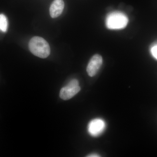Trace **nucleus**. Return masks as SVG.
Instances as JSON below:
<instances>
[{
    "label": "nucleus",
    "instance_id": "obj_8",
    "mask_svg": "<svg viewBox=\"0 0 157 157\" xmlns=\"http://www.w3.org/2000/svg\"><path fill=\"white\" fill-rule=\"evenodd\" d=\"M151 52L153 56L157 59V45H155L152 47Z\"/></svg>",
    "mask_w": 157,
    "mask_h": 157
},
{
    "label": "nucleus",
    "instance_id": "obj_3",
    "mask_svg": "<svg viewBox=\"0 0 157 157\" xmlns=\"http://www.w3.org/2000/svg\"><path fill=\"white\" fill-rule=\"evenodd\" d=\"M80 89L78 80L72 79L66 86L62 88L60 91V98L63 100H69L78 94Z\"/></svg>",
    "mask_w": 157,
    "mask_h": 157
},
{
    "label": "nucleus",
    "instance_id": "obj_5",
    "mask_svg": "<svg viewBox=\"0 0 157 157\" xmlns=\"http://www.w3.org/2000/svg\"><path fill=\"white\" fill-rule=\"evenodd\" d=\"M103 59L101 55L99 54L94 55L90 60L86 68L89 76L91 77L95 76L101 67Z\"/></svg>",
    "mask_w": 157,
    "mask_h": 157
},
{
    "label": "nucleus",
    "instance_id": "obj_4",
    "mask_svg": "<svg viewBox=\"0 0 157 157\" xmlns=\"http://www.w3.org/2000/svg\"><path fill=\"white\" fill-rule=\"evenodd\" d=\"M106 123L103 120L96 118L90 121L88 126V131L93 137H98L105 130Z\"/></svg>",
    "mask_w": 157,
    "mask_h": 157
},
{
    "label": "nucleus",
    "instance_id": "obj_1",
    "mask_svg": "<svg viewBox=\"0 0 157 157\" xmlns=\"http://www.w3.org/2000/svg\"><path fill=\"white\" fill-rule=\"evenodd\" d=\"M29 47L33 54L41 58H46L50 55L49 44L42 37L35 36L32 38L29 42Z\"/></svg>",
    "mask_w": 157,
    "mask_h": 157
},
{
    "label": "nucleus",
    "instance_id": "obj_9",
    "mask_svg": "<svg viewBox=\"0 0 157 157\" xmlns=\"http://www.w3.org/2000/svg\"><path fill=\"white\" fill-rule=\"evenodd\" d=\"M87 157H100V156H99V155L98 154H90L88 155L87 156Z\"/></svg>",
    "mask_w": 157,
    "mask_h": 157
},
{
    "label": "nucleus",
    "instance_id": "obj_2",
    "mask_svg": "<svg viewBox=\"0 0 157 157\" xmlns=\"http://www.w3.org/2000/svg\"><path fill=\"white\" fill-rule=\"evenodd\" d=\"M128 19L125 14L119 11L111 12L107 15L106 25L109 29H121L126 27Z\"/></svg>",
    "mask_w": 157,
    "mask_h": 157
},
{
    "label": "nucleus",
    "instance_id": "obj_6",
    "mask_svg": "<svg viewBox=\"0 0 157 157\" xmlns=\"http://www.w3.org/2000/svg\"><path fill=\"white\" fill-rule=\"evenodd\" d=\"M64 8V2L63 0H54L49 9L51 17L53 18L58 17L63 13Z\"/></svg>",
    "mask_w": 157,
    "mask_h": 157
},
{
    "label": "nucleus",
    "instance_id": "obj_7",
    "mask_svg": "<svg viewBox=\"0 0 157 157\" xmlns=\"http://www.w3.org/2000/svg\"><path fill=\"white\" fill-rule=\"evenodd\" d=\"M8 21L6 15L0 14V30L6 33L8 29Z\"/></svg>",
    "mask_w": 157,
    "mask_h": 157
}]
</instances>
